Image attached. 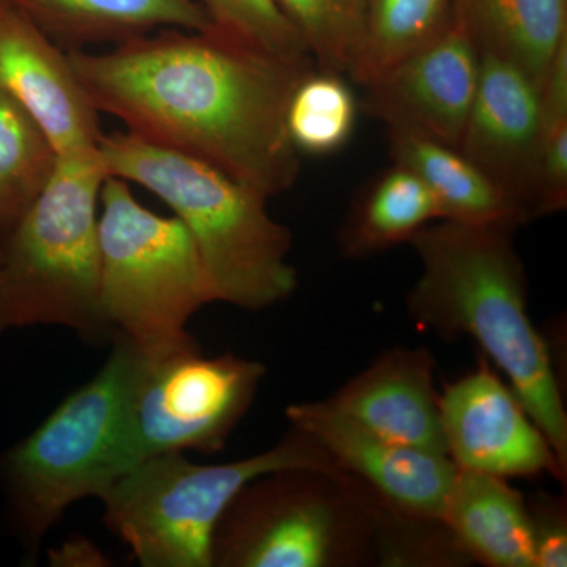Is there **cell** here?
Here are the masks:
<instances>
[{"instance_id":"6da1fadb","label":"cell","mask_w":567,"mask_h":567,"mask_svg":"<svg viewBox=\"0 0 567 567\" xmlns=\"http://www.w3.org/2000/svg\"><path fill=\"white\" fill-rule=\"evenodd\" d=\"M95 110L141 140L218 167L264 197L292 188V93L315 61H289L223 33L163 29L114 50H69Z\"/></svg>"},{"instance_id":"7a4b0ae2","label":"cell","mask_w":567,"mask_h":567,"mask_svg":"<svg viewBox=\"0 0 567 567\" xmlns=\"http://www.w3.org/2000/svg\"><path fill=\"white\" fill-rule=\"evenodd\" d=\"M516 229L513 224H427L409 241L421 275L406 309L425 330L475 339L567 468L566 410L546 341L529 319Z\"/></svg>"},{"instance_id":"3957f363","label":"cell","mask_w":567,"mask_h":567,"mask_svg":"<svg viewBox=\"0 0 567 567\" xmlns=\"http://www.w3.org/2000/svg\"><path fill=\"white\" fill-rule=\"evenodd\" d=\"M104 171L136 183L185 224L216 301L260 311L298 286L289 264L292 234L267 210V197L218 167L126 133L103 134Z\"/></svg>"},{"instance_id":"277c9868","label":"cell","mask_w":567,"mask_h":567,"mask_svg":"<svg viewBox=\"0 0 567 567\" xmlns=\"http://www.w3.org/2000/svg\"><path fill=\"white\" fill-rule=\"evenodd\" d=\"M100 153L59 156L39 199L0 245V334L61 324L84 336L106 330L100 315Z\"/></svg>"},{"instance_id":"5b68a950","label":"cell","mask_w":567,"mask_h":567,"mask_svg":"<svg viewBox=\"0 0 567 567\" xmlns=\"http://www.w3.org/2000/svg\"><path fill=\"white\" fill-rule=\"evenodd\" d=\"M388 507L349 473H268L235 496L213 535V566L342 567L379 561Z\"/></svg>"},{"instance_id":"8992f818","label":"cell","mask_w":567,"mask_h":567,"mask_svg":"<svg viewBox=\"0 0 567 567\" xmlns=\"http://www.w3.org/2000/svg\"><path fill=\"white\" fill-rule=\"evenodd\" d=\"M292 468L341 470L297 427L270 450L230 464L162 454L112 481L100 495L104 522L144 567H212L213 535L238 492L257 477Z\"/></svg>"},{"instance_id":"52a82bcc","label":"cell","mask_w":567,"mask_h":567,"mask_svg":"<svg viewBox=\"0 0 567 567\" xmlns=\"http://www.w3.org/2000/svg\"><path fill=\"white\" fill-rule=\"evenodd\" d=\"M140 361L141 350L118 333L102 371L0 458L11 525L28 550L73 503L100 498L117 477Z\"/></svg>"},{"instance_id":"ba28073f","label":"cell","mask_w":567,"mask_h":567,"mask_svg":"<svg viewBox=\"0 0 567 567\" xmlns=\"http://www.w3.org/2000/svg\"><path fill=\"white\" fill-rule=\"evenodd\" d=\"M100 315L156 358L196 344L186 323L216 301L192 234L145 208L128 182L107 175L100 193Z\"/></svg>"},{"instance_id":"9c48e42d","label":"cell","mask_w":567,"mask_h":567,"mask_svg":"<svg viewBox=\"0 0 567 567\" xmlns=\"http://www.w3.org/2000/svg\"><path fill=\"white\" fill-rule=\"evenodd\" d=\"M264 375L257 361L230 353L203 357L197 344L156 358L141 352L117 477L162 454L223 450Z\"/></svg>"},{"instance_id":"30bf717a","label":"cell","mask_w":567,"mask_h":567,"mask_svg":"<svg viewBox=\"0 0 567 567\" xmlns=\"http://www.w3.org/2000/svg\"><path fill=\"white\" fill-rule=\"evenodd\" d=\"M292 427L319 443L342 472L357 477L391 511L442 520L457 466L443 454L401 445L322 402L290 405Z\"/></svg>"},{"instance_id":"8fae6325","label":"cell","mask_w":567,"mask_h":567,"mask_svg":"<svg viewBox=\"0 0 567 567\" xmlns=\"http://www.w3.org/2000/svg\"><path fill=\"white\" fill-rule=\"evenodd\" d=\"M440 417L447 457L457 468L505 480L544 472L566 477L565 466L516 393L486 363L445 388Z\"/></svg>"},{"instance_id":"7c38bea8","label":"cell","mask_w":567,"mask_h":567,"mask_svg":"<svg viewBox=\"0 0 567 567\" xmlns=\"http://www.w3.org/2000/svg\"><path fill=\"white\" fill-rule=\"evenodd\" d=\"M481 51L458 25L363 85L364 111L388 130L458 147L480 82Z\"/></svg>"},{"instance_id":"4fadbf2b","label":"cell","mask_w":567,"mask_h":567,"mask_svg":"<svg viewBox=\"0 0 567 567\" xmlns=\"http://www.w3.org/2000/svg\"><path fill=\"white\" fill-rule=\"evenodd\" d=\"M0 91L31 115L59 156L99 152L100 112L69 54L9 0H0Z\"/></svg>"},{"instance_id":"5bb4252c","label":"cell","mask_w":567,"mask_h":567,"mask_svg":"<svg viewBox=\"0 0 567 567\" xmlns=\"http://www.w3.org/2000/svg\"><path fill=\"white\" fill-rule=\"evenodd\" d=\"M540 89L513 63L481 54L480 82L458 151L491 178L524 223L535 219Z\"/></svg>"},{"instance_id":"9a60e30c","label":"cell","mask_w":567,"mask_h":567,"mask_svg":"<svg viewBox=\"0 0 567 567\" xmlns=\"http://www.w3.org/2000/svg\"><path fill=\"white\" fill-rule=\"evenodd\" d=\"M434 365L425 349L395 347L327 402L388 440L447 456Z\"/></svg>"},{"instance_id":"2e32d148","label":"cell","mask_w":567,"mask_h":567,"mask_svg":"<svg viewBox=\"0 0 567 567\" xmlns=\"http://www.w3.org/2000/svg\"><path fill=\"white\" fill-rule=\"evenodd\" d=\"M442 520L466 557L492 567H535L528 506L505 477L457 468Z\"/></svg>"},{"instance_id":"e0dca14e","label":"cell","mask_w":567,"mask_h":567,"mask_svg":"<svg viewBox=\"0 0 567 567\" xmlns=\"http://www.w3.org/2000/svg\"><path fill=\"white\" fill-rule=\"evenodd\" d=\"M69 50L82 44L123 43L156 29L207 31L199 0H9Z\"/></svg>"},{"instance_id":"ac0fdd59","label":"cell","mask_w":567,"mask_h":567,"mask_svg":"<svg viewBox=\"0 0 567 567\" xmlns=\"http://www.w3.org/2000/svg\"><path fill=\"white\" fill-rule=\"evenodd\" d=\"M453 22L481 54L513 63L540 89L567 40V0H454Z\"/></svg>"},{"instance_id":"d6986e66","label":"cell","mask_w":567,"mask_h":567,"mask_svg":"<svg viewBox=\"0 0 567 567\" xmlns=\"http://www.w3.org/2000/svg\"><path fill=\"white\" fill-rule=\"evenodd\" d=\"M388 142L393 163L412 171L434 196L439 221L525 224L498 186L458 148L404 130H388Z\"/></svg>"},{"instance_id":"ffe728a7","label":"cell","mask_w":567,"mask_h":567,"mask_svg":"<svg viewBox=\"0 0 567 567\" xmlns=\"http://www.w3.org/2000/svg\"><path fill=\"white\" fill-rule=\"evenodd\" d=\"M434 196L412 171L394 164L361 189L339 234L352 259L409 244L427 224L439 221Z\"/></svg>"},{"instance_id":"44dd1931","label":"cell","mask_w":567,"mask_h":567,"mask_svg":"<svg viewBox=\"0 0 567 567\" xmlns=\"http://www.w3.org/2000/svg\"><path fill=\"white\" fill-rule=\"evenodd\" d=\"M454 0H365L360 52L349 78L365 85L453 24Z\"/></svg>"},{"instance_id":"7402d4cb","label":"cell","mask_w":567,"mask_h":567,"mask_svg":"<svg viewBox=\"0 0 567 567\" xmlns=\"http://www.w3.org/2000/svg\"><path fill=\"white\" fill-rule=\"evenodd\" d=\"M58 162L43 130L0 91V245L47 188Z\"/></svg>"},{"instance_id":"603a6c76","label":"cell","mask_w":567,"mask_h":567,"mask_svg":"<svg viewBox=\"0 0 567 567\" xmlns=\"http://www.w3.org/2000/svg\"><path fill=\"white\" fill-rule=\"evenodd\" d=\"M357 115V100L342 74L315 69L292 93L287 134L298 153L331 155L349 142Z\"/></svg>"},{"instance_id":"cb8c5ba5","label":"cell","mask_w":567,"mask_h":567,"mask_svg":"<svg viewBox=\"0 0 567 567\" xmlns=\"http://www.w3.org/2000/svg\"><path fill=\"white\" fill-rule=\"evenodd\" d=\"M303 37L317 70L349 74L364 31L365 0H276Z\"/></svg>"},{"instance_id":"d4e9b609","label":"cell","mask_w":567,"mask_h":567,"mask_svg":"<svg viewBox=\"0 0 567 567\" xmlns=\"http://www.w3.org/2000/svg\"><path fill=\"white\" fill-rule=\"evenodd\" d=\"M567 205V40L555 52L540 87L535 174V218Z\"/></svg>"},{"instance_id":"484cf974","label":"cell","mask_w":567,"mask_h":567,"mask_svg":"<svg viewBox=\"0 0 567 567\" xmlns=\"http://www.w3.org/2000/svg\"><path fill=\"white\" fill-rule=\"evenodd\" d=\"M199 3L213 31L278 58L312 61L303 37L287 20L276 0H199Z\"/></svg>"},{"instance_id":"4316f807","label":"cell","mask_w":567,"mask_h":567,"mask_svg":"<svg viewBox=\"0 0 567 567\" xmlns=\"http://www.w3.org/2000/svg\"><path fill=\"white\" fill-rule=\"evenodd\" d=\"M535 567L567 565L566 513L561 503L540 498L528 506Z\"/></svg>"}]
</instances>
